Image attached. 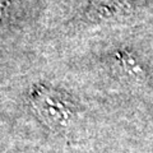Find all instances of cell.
<instances>
[{
  "label": "cell",
  "instance_id": "6da1fadb",
  "mask_svg": "<svg viewBox=\"0 0 153 153\" xmlns=\"http://www.w3.org/2000/svg\"><path fill=\"white\" fill-rule=\"evenodd\" d=\"M30 102L36 116L52 130H68L78 119V107L71 97L50 85H35Z\"/></svg>",
  "mask_w": 153,
  "mask_h": 153
}]
</instances>
